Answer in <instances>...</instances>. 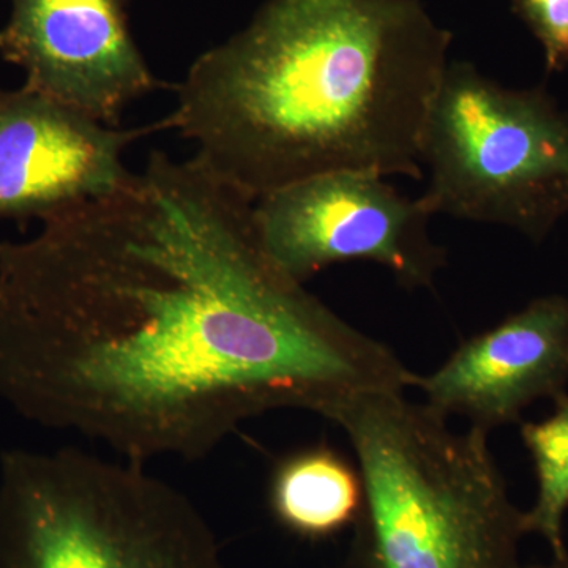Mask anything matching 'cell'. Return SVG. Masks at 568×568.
Instances as JSON below:
<instances>
[{
	"mask_svg": "<svg viewBox=\"0 0 568 568\" xmlns=\"http://www.w3.org/2000/svg\"><path fill=\"white\" fill-rule=\"evenodd\" d=\"M253 197L155 151L122 185L0 242V402L126 462H200L278 409L328 420L414 387L390 347L264 252Z\"/></svg>",
	"mask_w": 568,
	"mask_h": 568,
	"instance_id": "1",
	"label": "cell"
},
{
	"mask_svg": "<svg viewBox=\"0 0 568 568\" xmlns=\"http://www.w3.org/2000/svg\"><path fill=\"white\" fill-rule=\"evenodd\" d=\"M452 39L420 0H267L194 61L162 125L253 200L331 173L422 179Z\"/></svg>",
	"mask_w": 568,
	"mask_h": 568,
	"instance_id": "2",
	"label": "cell"
},
{
	"mask_svg": "<svg viewBox=\"0 0 568 568\" xmlns=\"http://www.w3.org/2000/svg\"><path fill=\"white\" fill-rule=\"evenodd\" d=\"M332 422L364 480L353 568H523L525 511L508 496L488 433L398 392L357 396Z\"/></svg>",
	"mask_w": 568,
	"mask_h": 568,
	"instance_id": "3",
	"label": "cell"
},
{
	"mask_svg": "<svg viewBox=\"0 0 568 568\" xmlns=\"http://www.w3.org/2000/svg\"><path fill=\"white\" fill-rule=\"evenodd\" d=\"M0 568L227 567L185 493L69 447L0 455Z\"/></svg>",
	"mask_w": 568,
	"mask_h": 568,
	"instance_id": "4",
	"label": "cell"
},
{
	"mask_svg": "<svg viewBox=\"0 0 568 568\" xmlns=\"http://www.w3.org/2000/svg\"><path fill=\"white\" fill-rule=\"evenodd\" d=\"M422 200L436 213L541 242L568 215V114L544 88L514 89L448 62L426 119Z\"/></svg>",
	"mask_w": 568,
	"mask_h": 568,
	"instance_id": "5",
	"label": "cell"
},
{
	"mask_svg": "<svg viewBox=\"0 0 568 568\" xmlns=\"http://www.w3.org/2000/svg\"><path fill=\"white\" fill-rule=\"evenodd\" d=\"M424 200L396 192L384 178L331 173L263 194L254 226L272 263L305 284L331 265L372 261L407 290L429 287L447 253L429 235Z\"/></svg>",
	"mask_w": 568,
	"mask_h": 568,
	"instance_id": "6",
	"label": "cell"
},
{
	"mask_svg": "<svg viewBox=\"0 0 568 568\" xmlns=\"http://www.w3.org/2000/svg\"><path fill=\"white\" fill-rule=\"evenodd\" d=\"M0 58L20 67L26 88L104 125L164 89L130 31L126 0H10Z\"/></svg>",
	"mask_w": 568,
	"mask_h": 568,
	"instance_id": "7",
	"label": "cell"
},
{
	"mask_svg": "<svg viewBox=\"0 0 568 568\" xmlns=\"http://www.w3.org/2000/svg\"><path fill=\"white\" fill-rule=\"evenodd\" d=\"M162 122L104 125L22 85L0 89V220L40 222L130 178L123 152Z\"/></svg>",
	"mask_w": 568,
	"mask_h": 568,
	"instance_id": "8",
	"label": "cell"
},
{
	"mask_svg": "<svg viewBox=\"0 0 568 568\" xmlns=\"http://www.w3.org/2000/svg\"><path fill=\"white\" fill-rule=\"evenodd\" d=\"M567 383L568 295H548L466 339L414 387L437 413L489 433L538 399L567 395Z\"/></svg>",
	"mask_w": 568,
	"mask_h": 568,
	"instance_id": "9",
	"label": "cell"
},
{
	"mask_svg": "<svg viewBox=\"0 0 568 568\" xmlns=\"http://www.w3.org/2000/svg\"><path fill=\"white\" fill-rule=\"evenodd\" d=\"M268 510L298 540L320 544L354 528L364 506L357 465L327 444L278 459L268 481Z\"/></svg>",
	"mask_w": 568,
	"mask_h": 568,
	"instance_id": "10",
	"label": "cell"
},
{
	"mask_svg": "<svg viewBox=\"0 0 568 568\" xmlns=\"http://www.w3.org/2000/svg\"><path fill=\"white\" fill-rule=\"evenodd\" d=\"M555 413L541 422L521 425L537 477V499L525 511L526 534L548 541L552 556L567 555L564 518L568 511V395L556 399Z\"/></svg>",
	"mask_w": 568,
	"mask_h": 568,
	"instance_id": "11",
	"label": "cell"
},
{
	"mask_svg": "<svg viewBox=\"0 0 568 568\" xmlns=\"http://www.w3.org/2000/svg\"><path fill=\"white\" fill-rule=\"evenodd\" d=\"M515 13L540 41L548 71L568 67V0H511Z\"/></svg>",
	"mask_w": 568,
	"mask_h": 568,
	"instance_id": "12",
	"label": "cell"
},
{
	"mask_svg": "<svg viewBox=\"0 0 568 568\" xmlns=\"http://www.w3.org/2000/svg\"><path fill=\"white\" fill-rule=\"evenodd\" d=\"M523 568H568V552L564 556H552V560L545 566H532Z\"/></svg>",
	"mask_w": 568,
	"mask_h": 568,
	"instance_id": "13",
	"label": "cell"
}]
</instances>
